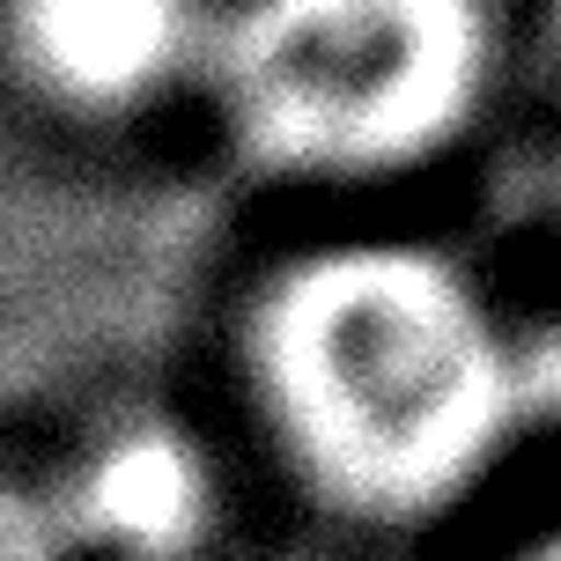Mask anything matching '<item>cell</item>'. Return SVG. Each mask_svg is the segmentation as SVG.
Returning <instances> with one entry per match:
<instances>
[{
	"label": "cell",
	"instance_id": "cell-1",
	"mask_svg": "<svg viewBox=\"0 0 561 561\" xmlns=\"http://www.w3.org/2000/svg\"><path fill=\"white\" fill-rule=\"evenodd\" d=\"M252 392L280 458L355 525L444 517L533 414V355L436 244L304 252L252 310Z\"/></svg>",
	"mask_w": 561,
	"mask_h": 561
},
{
	"label": "cell",
	"instance_id": "cell-2",
	"mask_svg": "<svg viewBox=\"0 0 561 561\" xmlns=\"http://www.w3.org/2000/svg\"><path fill=\"white\" fill-rule=\"evenodd\" d=\"M503 75L495 0H222L207 82L229 140L296 185L444 163Z\"/></svg>",
	"mask_w": 561,
	"mask_h": 561
},
{
	"label": "cell",
	"instance_id": "cell-3",
	"mask_svg": "<svg viewBox=\"0 0 561 561\" xmlns=\"http://www.w3.org/2000/svg\"><path fill=\"white\" fill-rule=\"evenodd\" d=\"M222 0H8V53L67 112H148L207 82Z\"/></svg>",
	"mask_w": 561,
	"mask_h": 561
},
{
	"label": "cell",
	"instance_id": "cell-4",
	"mask_svg": "<svg viewBox=\"0 0 561 561\" xmlns=\"http://www.w3.org/2000/svg\"><path fill=\"white\" fill-rule=\"evenodd\" d=\"M59 533L82 561H193L215 533V473L185 428L118 421L45 480Z\"/></svg>",
	"mask_w": 561,
	"mask_h": 561
},
{
	"label": "cell",
	"instance_id": "cell-5",
	"mask_svg": "<svg viewBox=\"0 0 561 561\" xmlns=\"http://www.w3.org/2000/svg\"><path fill=\"white\" fill-rule=\"evenodd\" d=\"M0 561H82L37 480H0Z\"/></svg>",
	"mask_w": 561,
	"mask_h": 561
},
{
	"label": "cell",
	"instance_id": "cell-6",
	"mask_svg": "<svg viewBox=\"0 0 561 561\" xmlns=\"http://www.w3.org/2000/svg\"><path fill=\"white\" fill-rule=\"evenodd\" d=\"M525 561H561V533H554V539H539V547H533Z\"/></svg>",
	"mask_w": 561,
	"mask_h": 561
}]
</instances>
